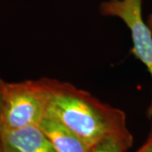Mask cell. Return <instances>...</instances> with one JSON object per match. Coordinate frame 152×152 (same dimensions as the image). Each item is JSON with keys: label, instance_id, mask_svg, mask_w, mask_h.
<instances>
[{"label": "cell", "instance_id": "obj_1", "mask_svg": "<svg viewBox=\"0 0 152 152\" xmlns=\"http://www.w3.org/2000/svg\"><path fill=\"white\" fill-rule=\"evenodd\" d=\"M50 88L45 115L59 121L88 146L110 136L132 135L124 111L104 103L70 83L50 79Z\"/></svg>", "mask_w": 152, "mask_h": 152}, {"label": "cell", "instance_id": "obj_2", "mask_svg": "<svg viewBox=\"0 0 152 152\" xmlns=\"http://www.w3.org/2000/svg\"><path fill=\"white\" fill-rule=\"evenodd\" d=\"M2 91L3 130L40 124L48 105L50 79L21 82L3 80Z\"/></svg>", "mask_w": 152, "mask_h": 152}, {"label": "cell", "instance_id": "obj_3", "mask_svg": "<svg viewBox=\"0 0 152 152\" xmlns=\"http://www.w3.org/2000/svg\"><path fill=\"white\" fill-rule=\"evenodd\" d=\"M100 11L105 16L118 17L131 32V53L146 67L152 79V30L142 17V0H107L101 4ZM152 118V99L147 110Z\"/></svg>", "mask_w": 152, "mask_h": 152}, {"label": "cell", "instance_id": "obj_4", "mask_svg": "<svg viewBox=\"0 0 152 152\" xmlns=\"http://www.w3.org/2000/svg\"><path fill=\"white\" fill-rule=\"evenodd\" d=\"M0 145L4 152H57L39 125L2 130Z\"/></svg>", "mask_w": 152, "mask_h": 152}, {"label": "cell", "instance_id": "obj_5", "mask_svg": "<svg viewBox=\"0 0 152 152\" xmlns=\"http://www.w3.org/2000/svg\"><path fill=\"white\" fill-rule=\"evenodd\" d=\"M39 127L48 137L57 152L90 151L91 147L54 118L45 115Z\"/></svg>", "mask_w": 152, "mask_h": 152}, {"label": "cell", "instance_id": "obj_6", "mask_svg": "<svg viewBox=\"0 0 152 152\" xmlns=\"http://www.w3.org/2000/svg\"><path fill=\"white\" fill-rule=\"evenodd\" d=\"M133 145V136H110L91 147L89 152H127Z\"/></svg>", "mask_w": 152, "mask_h": 152}, {"label": "cell", "instance_id": "obj_7", "mask_svg": "<svg viewBox=\"0 0 152 152\" xmlns=\"http://www.w3.org/2000/svg\"><path fill=\"white\" fill-rule=\"evenodd\" d=\"M136 152H152V125L147 140Z\"/></svg>", "mask_w": 152, "mask_h": 152}, {"label": "cell", "instance_id": "obj_8", "mask_svg": "<svg viewBox=\"0 0 152 152\" xmlns=\"http://www.w3.org/2000/svg\"><path fill=\"white\" fill-rule=\"evenodd\" d=\"M2 84L3 80L0 79V132L3 130V124H2V115L4 108V100H3V91H2Z\"/></svg>", "mask_w": 152, "mask_h": 152}, {"label": "cell", "instance_id": "obj_9", "mask_svg": "<svg viewBox=\"0 0 152 152\" xmlns=\"http://www.w3.org/2000/svg\"><path fill=\"white\" fill-rule=\"evenodd\" d=\"M147 24H148V26L151 27V29L152 30V13L148 16L147 18Z\"/></svg>", "mask_w": 152, "mask_h": 152}, {"label": "cell", "instance_id": "obj_10", "mask_svg": "<svg viewBox=\"0 0 152 152\" xmlns=\"http://www.w3.org/2000/svg\"><path fill=\"white\" fill-rule=\"evenodd\" d=\"M0 152H4L3 151V150H2V147H1V145H0Z\"/></svg>", "mask_w": 152, "mask_h": 152}]
</instances>
